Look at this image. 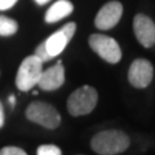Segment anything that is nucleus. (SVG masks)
I'll use <instances>...</instances> for the list:
<instances>
[{
  "instance_id": "f257e3e1",
  "label": "nucleus",
  "mask_w": 155,
  "mask_h": 155,
  "mask_svg": "<svg viewBox=\"0 0 155 155\" xmlns=\"http://www.w3.org/2000/svg\"><path fill=\"white\" fill-rule=\"evenodd\" d=\"M91 146L100 155H116L129 147V137L118 129L102 130L92 138Z\"/></svg>"
},
{
  "instance_id": "f03ea898",
  "label": "nucleus",
  "mask_w": 155,
  "mask_h": 155,
  "mask_svg": "<svg viewBox=\"0 0 155 155\" xmlns=\"http://www.w3.org/2000/svg\"><path fill=\"white\" fill-rule=\"evenodd\" d=\"M98 93L91 85H83L70 94L67 100V110L72 116H81L94 110Z\"/></svg>"
},
{
  "instance_id": "7ed1b4c3",
  "label": "nucleus",
  "mask_w": 155,
  "mask_h": 155,
  "mask_svg": "<svg viewBox=\"0 0 155 155\" xmlns=\"http://www.w3.org/2000/svg\"><path fill=\"white\" fill-rule=\"evenodd\" d=\"M43 72V62L32 54L26 57L19 65V69L16 76V85L19 91L27 92L38 85L39 79Z\"/></svg>"
},
{
  "instance_id": "20e7f679",
  "label": "nucleus",
  "mask_w": 155,
  "mask_h": 155,
  "mask_svg": "<svg viewBox=\"0 0 155 155\" xmlns=\"http://www.w3.org/2000/svg\"><path fill=\"white\" fill-rule=\"evenodd\" d=\"M26 118L32 123H36L48 129H54L61 123V115L54 106L51 104L35 101L26 109Z\"/></svg>"
},
{
  "instance_id": "39448f33",
  "label": "nucleus",
  "mask_w": 155,
  "mask_h": 155,
  "mask_svg": "<svg viewBox=\"0 0 155 155\" xmlns=\"http://www.w3.org/2000/svg\"><path fill=\"white\" fill-rule=\"evenodd\" d=\"M89 45L102 60L109 64H118L122 60V49L118 41L110 36L93 34L89 36Z\"/></svg>"
},
{
  "instance_id": "423d86ee",
  "label": "nucleus",
  "mask_w": 155,
  "mask_h": 155,
  "mask_svg": "<svg viewBox=\"0 0 155 155\" xmlns=\"http://www.w3.org/2000/svg\"><path fill=\"white\" fill-rule=\"evenodd\" d=\"M154 76V67L151 62L145 58H137L129 66L128 80L134 88H146Z\"/></svg>"
},
{
  "instance_id": "0eeeda50",
  "label": "nucleus",
  "mask_w": 155,
  "mask_h": 155,
  "mask_svg": "<svg viewBox=\"0 0 155 155\" xmlns=\"http://www.w3.org/2000/svg\"><path fill=\"white\" fill-rule=\"evenodd\" d=\"M75 31H76L75 22H69L62 28H60L58 31L52 34V35L44 41L47 51L51 54L52 58L57 57L58 54H61V53L65 51V48L67 47V44H69V41L72 39V36H74Z\"/></svg>"
},
{
  "instance_id": "6e6552de",
  "label": "nucleus",
  "mask_w": 155,
  "mask_h": 155,
  "mask_svg": "<svg viewBox=\"0 0 155 155\" xmlns=\"http://www.w3.org/2000/svg\"><path fill=\"white\" fill-rule=\"evenodd\" d=\"M123 13V5L119 2H110L100 9L97 13L94 25L100 30H110L120 21Z\"/></svg>"
},
{
  "instance_id": "1a4fd4ad",
  "label": "nucleus",
  "mask_w": 155,
  "mask_h": 155,
  "mask_svg": "<svg viewBox=\"0 0 155 155\" xmlns=\"http://www.w3.org/2000/svg\"><path fill=\"white\" fill-rule=\"evenodd\" d=\"M134 35L145 48H151L155 44V23L145 14H137L133 19Z\"/></svg>"
},
{
  "instance_id": "9d476101",
  "label": "nucleus",
  "mask_w": 155,
  "mask_h": 155,
  "mask_svg": "<svg viewBox=\"0 0 155 155\" xmlns=\"http://www.w3.org/2000/svg\"><path fill=\"white\" fill-rule=\"evenodd\" d=\"M65 83V69L62 62H57L54 66L41 72L38 87L43 91H56Z\"/></svg>"
},
{
  "instance_id": "9b49d317",
  "label": "nucleus",
  "mask_w": 155,
  "mask_h": 155,
  "mask_svg": "<svg viewBox=\"0 0 155 155\" xmlns=\"http://www.w3.org/2000/svg\"><path fill=\"white\" fill-rule=\"evenodd\" d=\"M74 11V5L69 0H57L53 5L48 9L45 13V22L54 23L57 21H61L62 18L70 16Z\"/></svg>"
},
{
  "instance_id": "f8f14e48",
  "label": "nucleus",
  "mask_w": 155,
  "mask_h": 155,
  "mask_svg": "<svg viewBox=\"0 0 155 155\" xmlns=\"http://www.w3.org/2000/svg\"><path fill=\"white\" fill-rule=\"evenodd\" d=\"M18 30V23L12 18L0 16V36H11Z\"/></svg>"
},
{
  "instance_id": "ddd939ff",
  "label": "nucleus",
  "mask_w": 155,
  "mask_h": 155,
  "mask_svg": "<svg viewBox=\"0 0 155 155\" xmlns=\"http://www.w3.org/2000/svg\"><path fill=\"white\" fill-rule=\"evenodd\" d=\"M38 155H62L61 149L56 145H41L38 147Z\"/></svg>"
},
{
  "instance_id": "4468645a",
  "label": "nucleus",
  "mask_w": 155,
  "mask_h": 155,
  "mask_svg": "<svg viewBox=\"0 0 155 155\" xmlns=\"http://www.w3.org/2000/svg\"><path fill=\"white\" fill-rule=\"evenodd\" d=\"M35 56L43 62V64H44V62H47V61H49V60H52L51 54H49V53H48V51H47V47H45V43H44V41H43L40 45H38L36 51H35Z\"/></svg>"
},
{
  "instance_id": "2eb2a0df",
  "label": "nucleus",
  "mask_w": 155,
  "mask_h": 155,
  "mask_svg": "<svg viewBox=\"0 0 155 155\" xmlns=\"http://www.w3.org/2000/svg\"><path fill=\"white\" fill-rule=\"evenodd\" d=\"M0 155H27L26 151L16 146H5L0 150Z\"/></svg>"
},
{
  "instance_id": "dca6fc26",
  "label": "nucleus",
  "mask_w": 155,
  "mask_h": 155,
  "mask_svg": "<svg viewBox=\"0 0 155 155\" xmlns=\"http://www.w3.org/2000/svg\"><path fill=\"white\" fill-rule=\"evenodd\" d=\"M18 0H0V11H7L12 8Z\"/></svg>"
},
{
  "instance_id": "f3484780",
  "label": "nucleus",
  "mask_w": 155,
  "mask_h": 155,
  "mask_svg": "<svg viewBox=\"0 0 155 155\" xmlns=\"http://www.w3.org/2000/svg\"><path fill=\"white\" fill-rule=\"evenodd\" d=\"M4 124V110H3V105L0 102V128L3 127Z\"/></svg>"
},
{
  "instance_id": "a211bd4d",
  "label": "nucleus",
  "mask_w": 155,
  "mask_h": 155,
  "mask_svg": "<svg viewBox=\"0 0 155 155\" xmlns=\"http://www.w3.org/2000/svg\"><path fill=\"white\" fill-rule=\"evenodd\" d=\"M35 2L39 4V5H44V4H47L48 2H51V0H35Z\"/></svg>"
},
{
  "instance_id": "6ab92c4d",
  "label": "nucleus",
  "mask_w": 155,
  "mask_h": 155,
  "mask_svg": "<svg viewBox=\"0 0 155 155\" xmlns=\"http://www.w3.org/2000/svg\"><path fill=\"white\" fill-rule=\"evenodd\" d=\"M9 102H11V105H14V104H16V98H14V96H11V97H9Z\"/></svg>"
}]
</instances>
